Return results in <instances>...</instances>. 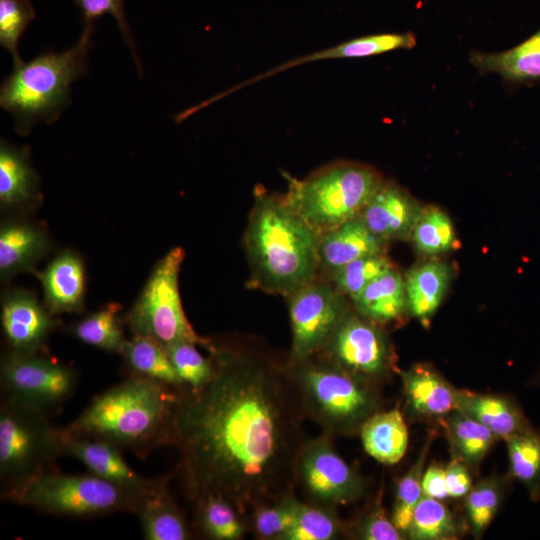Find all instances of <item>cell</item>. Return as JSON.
Returning <instances> with one entry per match:
<instances>
[{
	"label": "cell",
	"mask_w": 540,
	"mask_h": 540,
	"mask_svg": "<svg viewBox=\"0 0 540 540\" xmlns=\"http://www.w3.org/2000/svg\"><path fill=\"white\" fill-rule=\"evenodd\" d=\"M209 381L178 388L171 446L194 504L208 496L251 511L294 494L305 419L287 358L245 342H214Z\"/></svg>",
	"instance_id": "obj_1"
},
{
	"label": "cell",
	"mask_w": 540,
	"mask_h": 540,
	"mask_svg": "<svg viewBox=\"0 0 540 540\" xmlns=\"http://www.w3.org/2000/svg\"><path fill=\"white\" fill-rule=\"evenodd\" d=\"M178 388L131 375L93 399L71 423L64 436L103 440L139 458L171 446Z\"/></svg>",
	"instance_id": "obj_2"
},
{
	"label": "cell",
	"mask_w": 540,
	"mask_h": 540,
	"mask_svg": "<svg viewBox=\"0 0 540 540\" xmlns=\"http://www.w3.org/2000/svg\"><path fill=\"white\" fill-rule=\"evenodd\" d=\"M318 241L317 233L283 195L256 189L244 236L249 284L289 296L318 277Z\"/></svg>",
	"instance_id": "obj_3"
},
{
	"label": "cell",
	"mask_w": 540,
	"mask_h": 540,
	"mask_svg": "<svg viewBox=\"0 0 540 540\" xmlns=\"http://www.w3.org/2000/svg\"><path fill=\"white\" fill-rule=\"evenodd\" d=\"M94 24H84L78 41L62 52L45 51L14 66L0 87V105L15 120L16 132L27 135L38 122L58 119L70 103V86L88 70Z\"/></svg>",
	"instance_id": "obj_4"
},
{
	"label": "cell",
	"mask_w": 540,
	"mask_h": 540,
	"mask_svg": "<svg viewBox=\"0 0 540 540\" xmlns=\"http://www.w3.org/2000/svg\"><path fill=\"white\" fill-rule=\"evenodd\" d=\"M288 360V359H287ZM305 418L331 436L359 433L378 412L376 386L365 382L320 355L290 362Z\"/></svg>",
	"instance_id": "obj_5"
},
{
	"label": "cell",
	"mask_w": 540,
	"mask_h": 540,
	"mask_svg": "<svg viewBox=\"0 0 540 540\" xmlns=\"http://www.w3.org/2000/svg\"><path fill=\"white\" fill-rule=\"evenodd\" d=\"M383 181L382 175L369 165L338 161L301 180L290 178L283 196L287 204L321 236L359 216Z\"/></svg>",
	"instance_id": "obj_6"
},
{
	"label": "cell",
	"mask_w": 540,
	"mask_h": 540,
	"mask_svg": "<svg viewBox=\"0 0 540 540\" xmlns=\"http://www.w3.org/2000/svg\"><path fill=\"white\" fill-rule=\"evenodd\" d=\"M144 494L92 473L67 475L56 469L1 489V499L4 501L51 515L76 518L98 517L118 512L135 513Z\"/></svg>",
	"instance_id": "obj_7"
},
{
	"label": "cell",
	"mask_w": 540,
	"mask_h": 540,
	"mask_svg": "<svg viewBox=\"0 0 540 540\" xmlns=\"http://www.w3.org/2000/svg\"><path fill=\"white\" fill-rule=\"evenodd\" d=\"M63 447L61 428L51 425L47 413L1 399V489L55 469Z\"/></svg>",
	"instance_id": "obj_8"
},
{
	"label": "cell",
	"mask_w": 540,
	"mask_h": 540,
	"mask_svg": "<svg viewBox=\"0 0 540 540\" xmlns=\"http://www.w3.org/2000/svg\"><path fill=\"white\" fill-rule=\"evenodd\" d=\"M184 256L181 247H174L158 262L127 321L134 335L151 338L163 347L189 341L207 349L211 340L194 331L182 307L178 276Z\"/></svg>",
	"instance_id": "obj_9"
},
{
	"label": "cell",
	"mask_w": 540,
	"mask_h": 540,
	"mask_svg": "<svg viewBox=\"0 0 540 540\" xmlns=\"http://www.w3.org/2000/svg\"><path fill=\"white\" fill-rule=\"evenodd\" d=\"M2 398L48 415L74 393L75 371L35 353L12 351L1 361Z\"/></svg>",
	"instance_id": "obj_10"
},
{
	"label": "cell",
	"mask_w": 540,
	"mask_h": 540,
	"mask_svg": "<svg viewBox=\"0 0 540 540\" xmlns=\"http://www.w3.org/2000/svg\"><path fill=\"white\" fill-rule=\"evenodd\" d=\"M305 501L335 509L358 501L364 480L335 450L332 437L321 433L306 439L297 459L296 488Z\"/></svg>",
	"instance_id": "obj_11"
},
{
	"label": "cell",
	"mask_w": 540,
	"mask_h": 540,
	"mask_svg": "<svg viewBox=\"0 0 540 540\" xmlns=\"http://www.w3.org/2000/svg\"><path fill=\"white\" fill-rule=\"evenodd\" d=\"M288 297L292 331L287 359L296 362L318 354L350 310L328 279L316 278Z\"/></svg>",
	"instance_id": "obj_12"
},
{
	"label": "cell",
	"mask_w": 540,
	"mask_h": 540,
	"mask_svg": "<svg viewBox=\"0 0 540 540\" xmlns=\"http://www.w3.org/2000/svg\"><path fill=\"white\" fill-rule=\"evenodd\" d=\"M318 355L374 386L395 368L392 345L381 326L351 310Z\"/></svg>",
	"instance_id": "obj_13"
},
{
	"label": "cell",
	"mask_w": 540,
	"mask_h": 540,
	"mask_svg": "<svg viewBox=\"0 0 540 540\" xmlns=\"http://www.w3.org/2000/svg\"><path fill=\"white\" fill-rule=\"evenodd\" d=\"M422 208L407 190L384 180L359 217L376 237L388 243L410 237Z\"/></svg>",
	"instance_id": "obj_14"
},
{
	"label": "cell",
	"mask_w": 540,
	"mask_h": 540,
	"mask_svg": "<svg viewBox=\"0 0 540 540\" xmlns=\"http://www.w3.org/2000/svg\"><path fill=\"white\" fill-rule=\"evenodd\" d=\"M63 439L64 455L78 459L92 474L109 482L144 494L163 480L146 478L134 471L123 459L121 450L109 442L64 435Z\"/></svg>",
	"instance_id": "obj_15"
},
{
	"label": "cell",
	"mask_w": 540,
	"mask_h": 540,
	"mask_svg": "<svg viewBox=\"0 0 540 540\" xmlns=\"http://www.w3.org/2000/svg\"><path fill=\"white\" fill-rule=\"evenodd\" d=\"M1 321L12 351L18 353H35L54 328L50 315L24 291L5 296Z\"/></svg>",
	"instance_id": "obj_16"
},
{
	"label": "cell",
	"mask_w": 540,
	"mask_h": 540,
	"mask_svg": "<svg viewBox=\"0 0 540 540\" xmlns=\"http://www.w3.org/2000/svg\"><path fill=\"white\" fill-rule=\"evenodd\" d=\"M386 245L359 216L352 218L319 236V272L329 276L356 259L384 253Z\"/></svg>",
	"instance_id": "obj_17"
},
{
	"label": "cell",
	"mask_w": 540,
	"mask_h": 540,
	"mask_svg": "<svg viewBox=\"0 0 540 540\" xmlns=\"http://www.w3.org/2000/svg\"><path fill=\"white\" fill-rule=\"evenodd\" d=\"M399 373L406 407L414 416L444 418L456 410L455 388L433 368L420 364Z\"/></svg>",
	"instance_id": "obj_18"
},
{
	"label": "cell",
	"mask_w": 540,
	"mask_h": 540,
	"mask_svg": "<svg viewBox=\"0 0 540 540\" xmlns=\"http://www.w3.org/2000/svg\"><path fill=\"white\" fill-rule=\"evenodd\" d=\"M455 399L456 409L487 427L498 439L506 440L532 427L511 398L455 388Z\"/></svg>",
	"instance_id": "obj_19"
},
{
	"label": "cell",
	"mask_w": 540,
	"mask_h": 540,
	"mask_svg": "<svg viewBox=\"0 0 540 540\" xmlns=\"http://www.w3.org/2000/svg\"><path fill=\"white\" fill-rule=\"evenodd\" d=\"M470 63L480 73H495L512 85L540 82V28L516 46L501 52L470 53Z\"/></svg>",
	"instance_id": "obj_20"
},
{
	"label": "cell",
	"mask_w": 540,
	"mask_h": 540,
	"mask_svg": "<svg viewBox=\"0 0 540 540\" xmlns=\"http://www.w3.org/2000/svg\"><path fill=\"white\" fill-rule=\"evenodd\" d=\"M453 274V267L439 260L423 262L410 268L404 275L408 312L422 324L428 323L442 304Z\"/></svg>",
	"instance_id": "obj_21"
},
{
	"label": "cell",
	"mask_w": 540,
	"mask_h": 540,
	"mask_svg": "<svg viewBox=\"0 0 540 540\" xmlns=\"http://www.w3.org/2000/svg\"><path fill=\"white\" fill-rule=\"evenodd\" d=\"M148 540H187L192 536L189 524L171 496L167 479L145 493L135 511Z\"/></svg>",
	"instance_id": "obj_22"
},
{
	"label": "cell",
	"mask_w": 540,
	"mask_h": 540,
	"mask_svg": "<svg viewBox=\"0 0 540 540\" xmlns=\"http://www.w3.org/2000/svg\"><path fill=\"white\" fill-rule=\"evenodd\" d=\"M38 276L50 313L79 311L82 308L84 268L76 254L70 251L61 253Z\"/></svg>",
	"instance_id": "obj_23"
},
{
	"label": "cell",
	"mask_w": 540,
	"mask_h": 540,
	"mask_svg": "<svg viewBox=\"0 0 540 540\" xmlns=\"http://www.w3.org/2000/svg\"><path fill=\"white\" fill-rule=\"evenodd\" d=\"M355 311L380 326L397 322L408 312L404 276L394 267L351 299Z\"/></svg>",
	"instance_id": "obj_24"
},
{
	"label": "cell",
	"mask_w": 540,
	"mask_h": 540,
	"mask_svg": "<svg viewBox=\"0 0 540 540\" xmlns=\"http://www.w3.org/2000/svg\"><path fill=\"white\" fill-rule=\"evenodd\" d=\"M416 44L417 38L412 32L379 33L361 36L342 42L336 46H332L327 49L288 61L270 71L262 73L258 76V79L262 80L266 77L273 76L281 71H285L304 63L330 59L374 56L398 49H412L416 46Z\"/></svg>",
	"instance_id": "obj_25"
},
{
	"label": "cell",
	"mask_w": 540,
	"mask_h": 540,
	"mask_svg": "<svg viewBox=\"0 0 540 540\" xmlns=\"http://www.w3.org/2000/svg\"><path fill=\"white\" fill-rule=\"evenodd\" d=\"M359 434L366 453L380 463L396 464L407 450L408 429L398 408L374 413Z\"/></svg>",
	"instance_id": "obj_26"
},
{
	"label": "cell",
	"mask_w": 540,
	"mask_h": 540,
	"mask_svg": "<svg viewBox=\"0 0 540 540\" xmlns=\"http://www.w3.org/2000/svg\"><path fill=\"white\" fill-rule=\"evenodd\" d=\"M47 249L44 232L26 223L5 224L0 231L2 277L30 269Z\"/></svg>",
	"instance_id": "obj_27"
},
{
	"label": "cell",
	"mask_w": 540,
	"mask_h": 540,
	"mask_svg": "<svg viewBox=\"0 0 540 540\" xmlns=\"http://www.w3.org/2000/svg\"><path fill=\"white\" fill-rule=\"evenodd\" d=\"M27 148L2 140L0 144V201L2 205H20L37 196V175L28 160Z\"/></svg>",
	"instance_id": "obj_28"
},
{
	"label": "cell",
	"mask_w": 540,
	"mask_h": 540,
	"mask_svg": "<svg viewBox=\"0 0 540 540\" xmlns=\"http://www.w3.org/2000/svg\"><path fill=\"white\" fill-rule=\"evenodd\" d=\"M442 423L454 456L468 466L478 465L498 439L487 427L456 409Z\"/></svg>",
	"instance_id": "obj_29"
},
{
	"label": "cell",
	"mask_w": 540,
	"mask_h": 540,
	"mask_svg": "<svg viewBox=\"0 0 540 540\" xmlns=\"http://www.w3.org/2000/svg\"><path fill=\"white\" fill-rule=\"evenodd\" d=\"M193 505L197 527L208 539L239 540L250 529L248 518L224 498L208 496Z\"/></svg>",
	"instance_id": "obj_30"
},
{
	"label": "cell",
	"mask_w": 540,
	"mask_h": 540,
	"mask_svg": "<svg viewBox=\"0 0 540 540\" xmlns=\"http://www.w3.org/2000/svg\"><path fill=\"white\" fill-rule=\"evenodd\" d=\"M132 375L151 378L165 384L181 387L183 382L175 372L165 350L155 340L134 335L126 340L120 352Z\"/></svg>",
	"instance_id": "obj_31"
},
{
	"label": "cell",
	"mask_w": 540,
	"mask_h": 540,
	"mask_svg": "<svg viewBox=\"0 0 540 540\" xmlns=\"http://www.w3.org/2000/svg\"><path fill=\"white\" fill-rule=\"evenodd\" d=\"M415 249L427 257H436L454 250L457 237L453 222L441 208L423 206L409 237Z\"/></svg>",
	"instance_id": "obj_32"
},
{
	"label": "cell",
	"mask_w": 540,
	"mask_h": 540,
	"mask_svg": "<svg viewBox=\"0 0 540 540\" xmlns=\"http://www.w3.org/2000/svg\"><path fill=\"white\" fill-rule=\"evenodd\" d=\"M510 474L533 501L540 499V432L533 427L505 440Z\"/></svg>",
	"instance_id": "obj_33"
},
{
	"label": "cell",
	"mask_w": 540,
	"mask_h": 540,
	"mask_svg": "<svg viewBox=\"0 0 540 540\" xmlns=\"http://www.w3.org/2000/svg\"><path fill=\"white\" fill-rule=\"evenodd\" d=\"M347 535L335 509L298 500L292 527L283 540H334Z\"/></svg>",
	"instance_id": "obj_34"
},
{
	"label": "cell",
	"mask_w": 540,
	"mask_h": 540,
	"mask_svg": "<svg viewBox=\"0 0 540 540\" xmlns=\"http://www.w3.org/2000/svg\"><path fill=\"white\" fill-rule=\"evenodd\" d=\"M458 534L459 526L441 500L422 495L413 510L406 538L450 540L456 539Z\"/></svg>",
	"instance_id": "obj_35"
},
{
	"label": "cell",
	"mask_w": 540,
	"mask_h": 540,
	"mask_svg": "<svg viewBox=\"0 0 540 540\" xmlns=\"http://www.w3.org/2000/svg\"><path fill=\"white\" fill-rule=\"evenodd\" d=\"M434 438V433H429L417 459L406 474L400 478L396 487L391 519L405 537L413 510L423 495L424 467Z\"/></svg>",
	"instance_id": "obj_36"
},
{
	"label": "cell",
	"mask_w": 540,
	"mask_h": 540,
	"mask_svg": "<svg viewBox=\"0 0 540 540\" xmlns=\"http://www.w3.org/2000/svg\"><path fill=\"white\" fill-rule=\"evenodd\" d=\"M120 306L108 304L87 316L74 327L75 336L82 342L108 352H121L125 343L117 317Z\"/></svg>",
	"instance_id": "obj_37"
},
{
	"label": "cell",
	"mask_w": 540,
	"mask_h": 540,
	"mask_svg": "<svg viewBox=\"0 0 540 540\" xmlns=\"http://www.w3.org/2000/svg\"><path fill=\"white\" fill-rule=\"evenodd\" d=\"M298 498L288 495L279 501L255 507L248 516L249 527L258 539L283 540L292 527Z\"/></svg>",
	"instance_id": "obj_38"
},
{
	"label": "cell",
	"mask_w": 540,
	"mask_h": 540,
	"mask_svg": "<svg viewBox=\"0 0 540 540\" xmlns=\"http://www.w3.org/2000/svg\"><path fill=\"white\" fill-rule=\"evenodd\" d=\"M393 268L384 253L356 259L328 276V280L345 296L353 299L380 275Z\"/></svg>",
	"instance_id": "obj_39"
},
{
	"label": "cell",
	"mask_w": 540,
	"mask_h": 540,
	"mask_svg": "<svg viewBox=\"0 0 540 540\" xmlns=\"http://www.w3.org/2000/svg\"><path fill=\"white\" fill-rule=\"evenodd\" d=\"M503 485L497 477L481 480L465 496V510L472 534L480 538L490 525L501 503Z\"/></svg>",
	"instance_id": "obj_40"
},
{
	"label": "cell",
	"mask_w": 540,
	"mask_h": 540,
	"mask_svg": "<svg viewBox=\"0 0 540 540\" xmlns=\"http://www.w3.org/2000/svg\"><path fill=\"white\" fill-rule=\"evenodd\" d=\"M35 17L30 0H0V44L10 52L13 67L24 62L19 55L18 44Z\"/></svg>",
	"instance_id": "obj_41"
},
{
	"label": "cell",
	"mask_w": 540,
	"mask_h": 540,
	"mask_svg": "<svg viewBox=\"0 0 540 540\" xmlns=\"http://www.w3.org/2000/svg\"><path fill=\"white\" fill-rule=\"evenodd\" d=\"M195 346L189 341H178L164 347L179 379L192 389L202 387L212 375L210 357L205 358Z\"/></svg>",
	"instance_id": "obj_42"
},
{
	"label": "cell",
	"mask_w": 540,
	"mask_h": 540,
	"mask_svg": "<svg viewBox=\"0 0 540 540\" xmlns=\"http://www.w3.org/2000/svg\"><path fill=\"white\" fill-rule=\"evenodd\" d=\"M347 535L362 540H401L406 538L395 526L379 501L366 510L352 526L347 527Z\"/></svg>",
	"instance_id": "obj_43"
},
{
	"label": "cell",
	"mask_w": 540,
	"mask_h": 540,
	"mask_svg": "<svg viewBox=\"0 0 540 540\" xmlns=\"http://www.w3.org/2000/svg\"><path fill=\"white\" fill-rule=\"evenodd\" d=\"M73 2L81 12L84 24L95 25L96 20L105 14L115 19L124 41L132 51L138 70L142 72L133 35L125 16L124 0H73Z\"/></svg>",
	"instance_id": "obj_44"
},
{
	"label": "cell",
	"mask_w": 540,
	"mask_h": 540,
	"mask_svg": "<svg viewBox=\"0 0 540 540\" xmlns=\"http://www.w3.org/2000/svg\"><path fill=\"white\" fill-rule=\"evenodd\" d=\"M445 479L449 497H465L472 488L468 465L453 457L445 467Z\"/></svg>",
	"instance_id": "obj_45"
},
{
	"label": "cell",
	"mask_w": 540,
	"mask_h": 540,
	"mask_svg": "<svg viewBox=\"0 0 540 540\" xmlns=\"http://www.w3.org/2000/svg\"><path fill=\"white\" fill-rule=\"evenodd\" d=\"M422 493L437 500H444L449 497L445 479V468L433 463L424 470Z\"/></svg>",
	"instance_id": "obj_46"
},
{
	"label": "cell",
	"mask_w": 540,
	"mask_h": 540,
	"mask_svg": "<svg viewBox=\"0 0 540 540\" xmlns=\"http://www.w3.org/2000/svg\"><path fill=\"white\" fill-rule=\"evenodd\" d=\"M531 383L535 386H540V367L533 376Z\"/></svg>",
	"instance_id": "obj_47"
}]
</instances>
